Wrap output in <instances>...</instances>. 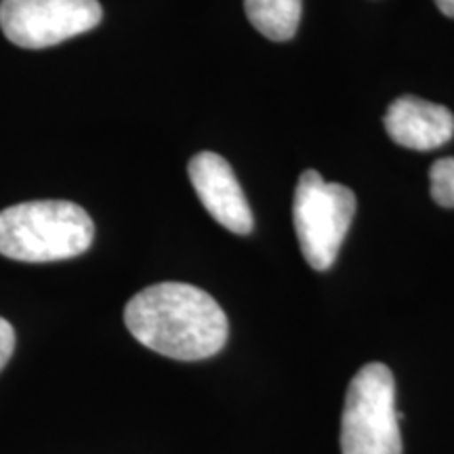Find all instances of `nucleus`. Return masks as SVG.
<instances>
[{"mask_svg": "<svg viewBox=\"0 0 454 454\" xmlns=\"http://www.w3.org/2000/svg\"><path fill=\"white\" fill-rule=\"evenodd\" d=\"M124 325L147 349L181 362L219 354L230 333L217 301L184 282H160L135 294L124 308Z\"/></svg>", "mask_w": 454, "mask_h": 454, "instance_id": "obj_1", "label": "nucleus"}, {"mask_svg": "<svg viewBox=\"0 0 454 454\" xmlns=\"http://www.w3.org/2000/svg\"><path fill=\"white\" fill-rule=\"evenodd\" d=\"M95 225L67 200H34L0 211V254L24 263H51L87 253Z\"/></svg>", "mask_w": 454, "mask_h": 454, "instance_id": "obj_2", "label": "nucleus"}, {"mask_svg": "<svg viewBox=\"0 0 454 454\" xmlns=\"http://www.w3.org/2000/svg\"><path fill=\"white\" fill-rule=\"evenodd\" d=\"M394 374L381 362L362 366L351 379L340 417L343 454H402Z\"/></svg>", "mask_w": 454, "mask_h": 454, "instance_id": "obj_3", "label": "nucleus"}, {"mask_svg": "<svg viewBox=\"0 0 454 454\" xmlns=\"http://www.w3.org/2000/svg\"><path fill=\"white\" fill-rule=\"evenodd\" d=\"M356 215V196L349 187L328 184L316 170L299 177L293 200V221L301 253L311 268L326 271L337 261Z\"/></svg>", "mask_w": 454, "mask_h": 454, "instance_id": "obj_4", "label": "nucleus"}, {"mask_svg": "<svg viewBox=\"0 0 454 454\" xmlns=\"http://www.w3.org/2000/svg\"><path fill=\"white\" fill-rule=\"evenodd\" d=\"M104 17L98 0H0V27L21 49H47L90 32Z\"/></svg>", "mask_w": 454, "mask_h": 454, "instance_id": "obj_5", "label": "nucleus"}, {"mask_svg": "<svg viewBox=\"0 0 454 454\" xmlns=\"http://www.w3.org/2000/svg\"><path fill=\"white\" fill-rule=\"evenodd\" d=\"M187 175L204 208L217 223L234 234H251L254 225L251 204L223 156L200 152L187 164Z\"/></svg>", "mask_w": 454, "mask_h": 454, "instance_id": "obj_6", "label": "nucleus"}, {"mask_svg": "<svg viewBox=\"0 0 454 454\" xmlns=\"http://www.w3.org/2000/svg\"><path fill=\"white\" fill-rule=\"evenodd\" d=\"M385 129L397 145L427 152L452 139L454 116L444 106L402 95L385 114Z\"/></svg>", "mask_w": 454, "mask_h": 454, "instance_id": "obj_7", "label": "nucleus"}, {"mask_svg": "<svg viewBox=\"0 0 454 454\" xmlns=\"http://www.w3.org/2000/svg\"><path fill=\"white\" fill-rule=\"evenodd\" d=\"M248 21L265 38L291 41L301 21V0H244Z\"/></svg>", "mask_w": 454, "mask_h": 454, "instance_id": "obj_8", "label": "nucleus"}, {"mask_svg": "<svg viewBox=\"0 0 454 454\" xmlns=\"http://www.w3.org/2000/svg\"><path fill=\"white\" fill-rule=\"evenodd\" d=\"M431 198L444 208H454V158H442L429 170Z\"/></svg>", "mask_w": 454, "mask_h": 454, "instance_id": "obj_9", "label": "nucleus"}, {"mask_svg": "<svg viewBox=\"0 0 454 454\" xmlns=\"http://www.w3.org/2000/svg\"><path fill=\"white\" fill-rule=\"evenodd\" d=\"M15 349V331L4 317H0V371L7 366Z\"/></svg>", "mask_w": 454, "mask_h": 454, "instance_id": "obj_10", "label": "nucleus"}, {"mask_svg": "<svg viewBox=\"0 0 454 454\" xmlns=\"http://www.w3.org/2000/svg\"><path fill=\"white\" fill-rule=\"evenodd\" d=\"M438 9L444 13L446 17H452L454 20V0H435Z\"/></svg>", "mask_w": 454, "mask_h": 454, "instance_id": "obj_11", "label": "nucleus"}]
</instances>
